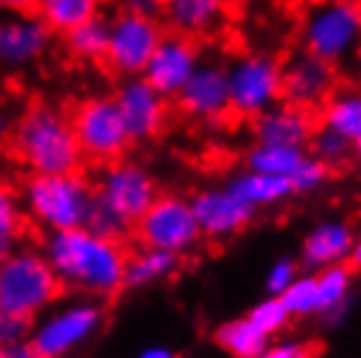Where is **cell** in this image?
Segmentation results:
<instances>
[{
    "label": "cell",
    "mask_w": 361,
    "mask_h": 358,
    "mask_svg": "<svg viewBox=\"0 0 361 358\" xmlns=\"http://www.w3.org/2000/svg\"><path fill=\"white\" fill-rule=\"evenodd\" d=\"M39 249L63 290L102 301L126 288L128 251L123 241L102 238L87 228H68L45 233Z\"/></svg>",
    "instance_id": "1"
},
{
    "label": "cell",
    "mask_w": 361,
    "mask_h": 358,
    "mask_svg": "<svg viewBox=\"0 0 361 358\" xmlns=\"http://www.w3.org/2000/svg\"><path fill=\"white\" fill-rule=\"evenodd\" d=\"M8 147L29 173H76L87 165L73 134L71 116L53 102L27 105L13 123Z\"/></svg>",
    "instance_id": "2"
},
{
    "label": "cell",
    "mask_w": 361,
    "mask_h": 358,
    "mask_svg": "<svg viewBox=\"0 0 361 358\" xmlns=\"http://www.w3.org/2000/svg\"><path fill=\"white\" fill-rule=\"evenodd\" d=\"M18 197L24 215L42 233H55L68 228H84L94 204V183L82 171L53 175L29 173Z\"/></svg>",
    "instance_id": "3"
},
{
    "label": "cell",
    "mask_w": 361,
    "mask_h": 358,
    "mask_svg": "<svg viewBox=\"0 0 361 358\" xmlns=\"http://www.w3.org/2000/svg\"><path fill=\"white\" fill-rule=\"evenodd\" d=\"M63 285L42 249L18 243L0 264V304L37 319L61 298Z\"/></svg>",
    "instance_id": "4"
},
{
    "label": "cell",
    "mask_w": 361,
    "mask_h": 358,
    "mask_svg": "<svg viewBox=\"0 0 361 358\" xmlns=\"http://www.w3.org/2000/svg\"><path fill=\"white\" fill-rule=\"evenodd\" d=\"M301 50L341 68L361 50L359 0H317L298 27Z\"/></svg>",
    "instance_id": "5"
},
{
    "label": "cell",
    "mask_w": 361,
    "mask_h": 358,
    "mask_svg": "<svg viewBox=\"0 0 361 358\" xmlns=\"http://www.w3.org/2000/svg\"><path fill=\"white\" fill-rule=\"evenodd\" d=\"M105 324V306L99 298H73L50 306L32 324L29 340L45 358H66L97 335Z\"/></svg>",
    "instance_id": "6"
},
{
    "label": "cell",
    "mask_w": 361,
    "mask_h": 358,
    "mask_svg": "<svg viewBox=\"0 0 361 358\" xmlns=\"http://www.w3.org/2000/svg\"><path fill=\"white\" fill-rule=\"evenodd\" d=\"M68 116H71L73 134L84 154V162L90 165H97V168L110 165L126 157L128 149L134 147L113 94L82 97Z\"/></svg>",
    "instance_id": "7"
},
{
    "label": "cell",
    "mask_w": 361,
    "mask_h": 358,
    "mask_svg": "<svg viewBox=\"0 0 361 358\" xmlns=\"http://www.w3.org/2000/svg\"><path fill=\"white\" fill-rule=\"evenodd\" d=\"M231 116L254 118L283 99V61L270 53H241L226 66Z\"/></svg>",
    "instance_id": "8"
},
{
    "label": "cell",
    "mask_w": 361,
    "mask_h": 358,
    "mask_svg": "<svg viewBox=\"0 0 361 358\" xmlns=\"http://www.w3.org/2000/svg\"><path fill=\"white\" fill-rule=\"evenodd\" d=\"M163 35L165 24L160 18L118 11L108 18V50L102 66L118 79L142 76Z\"/></svg>",
    "instance_id": "9"
},
{
    "label": "cell",
    "mask_w": 361,
    "mask_h": 358,
    "mask_svg": "<svg viewBox=\"0 0 361 358\" xmlns=\"http://www.w3.org/2000/svg\"><path fill=\"white\" fill-rule=\"evenodd\" d=\"M92 183H94V199L110 206L131 228L152 206L154 199L160 197V186H157L152 171L128 157L102 165L97 180H92Z\"/></svg>",
    "instance_id": "10"
},
{
    "label": "cell",
    "mask_w": 361,
    "mask_h": 358,
    "mask_svg": "<svg viewBox=\"0 0 361 358\" xmlns=\"http://www.w3.org/2000/svg\"><path fill=\"white\" fill-rule=\"evenodd\" d=\"M134 235L142 246L173 251L180 257L197 246L202 230L189 199L180 194H160L134 223Z\"/></svg>",
    "instance_id": "11"
},
{
    "label": "cell",
    "mask_w": 361,
    "mask_h": 358,
    "mask_svg": "<svg viewBox=\"0 0 361 358\" xmlns=\"http://www.w3.org/2000/svg\"><path fill=\"white\" fill-rule=\"evenodd\" d=\"M113 99L131 144H149L160 139L171 123L173 99L160 94L145 76H123L113 92Z\"/></svg>",
    "instance_id": "12"
},
{
    "label": "cell",
    "mask_w": 361,
    "mask_h": 358,
    "mask_svg": "<svg viewBox=\"0 0 361 358\" xmlns=\"http://www.w3.org/2000/svg\"><path fill=\"white\" fill-rule=\"evenodd\" d=\"M173 105L183 118L194 123L215 125L231 116V99H228V71L223 63L202 61L183 90L176 94Z\"/></svg>",
    "instance_id": "13"
},
{
    "label": "cell",
    "mask_w": 361,
    "mask_h": 358,
    "mask_svg": "<svg viewBox=\"0 0 361 358\" xmlns=\"http://www.w3.org/2000/svg\"><path fill=\"white\" fill-rule=\"evenodd\" d=\"M53 39V29L37 16V11L0 13V68L21 71L35 66L50 53Z\"/></svg>",
    "instance_id": "14"
},
{
    "label": "cell",
    "mask_w": 361,
    "mask_h": 358,
    "mask_svg": "<svg viewBox=\"0 0 361 358\" xmlns=\"http://www.w3.org/2000/svg\"><path fill=\"white\" fill-rule=\"evenodd\" d=\"M189 202L199 223V230H202V238H209V241L233 238L241 230H246L257 215V206L244 202L228 186L199 188Z\"/></svg>",
    "instance_id": "15"
},
{
    "label": "cell",
    "mask_w": 361,
    "mask_h": 358,
    "mask_svg": "<svg viewBox=\"0 0 361 358\" xmlns=\"http://www.w3.org/2000/svg\"><path fill=\"white\" fill-rule=\"evenodd\" d=\"M199 63H202V50H199L197 39L165 29L163 39L157 42L142 76L160 94H165L168 99H176V94L183 90V84L191 79V73L197 71Z\"/></svg>",
    "instance_id": "16"
},
{
    "label": "cell",
    "mask_w": 361,
    "mask_h": 358,
    "mask_svg": "<svg viewBox=\"0 0 361 358\" xmlns=\"http://www.w3.org/2000/svg\"><path fill=\"white\" fill-rule=\"evenodd\" d=\"M335 87H338V68L319 61L317 55L298 50L288 61H283V99L290 105L317 113Z\"/></svg>",
    "instance_id": "17"
},
{
    "label": "cell",
    "mask_w": 361,
    "mask_h": 358,
    "mask_svg": "<svg viewBox=\"0 0 361 358\" xmlns=\"http://www.w3.org/2000/svg\"><path fill=\"white\" fill-rule=\"evenodd\" d=\"M252 139L262 144H288V147H309V139L317 128V113L290 105L286 99L249 121Z\"/></svg>",
    "instance_id": "18"
},
{
    "label": "cell",
    "mask_w": 361,
    "mask_h": 358,
    "mask_svg": "<svg viewBox=\"0 0 361 358\" xmlns=\"http://www.w3.org/2000/svg\"><path fill=\"white\" fill-rule=\"evenodd\" d=\"M231 0H165L160 21L178 35L204 39L223 29Z\"/></svg>",
    "instance_id": "19"
},
{
    "label": "cell",
    "mask_w": 361,
    "mask_h": 358,
    "mask_svg": "<svg viewBox=\"0 0 361 358\" xmlns=\"http://www.w3.org/2000/svg\"><path fill=\"white\" fill-rule=\"evenodd\" d=\"M353 243H356V233L345 220H322L309 230L301 243V264L322 269L348 261Z\"/></svg>",
    "instance_id": "20"
},
{
    "label": "cell",
    "mask_w": 361,
    "mask_h": 358,
    "mask_svg": "<svg viewBox=\"0 0 361 358\" xmlns=\"http://www.w3.org/2000/svg\"><path fill=\"white\" fill-rule=\"evenodd\" d=\"M317 316H325L330 324H338L351 309L353 267L345 261L317 269Z\"/></svg>",
    "instance_id": "21"
},
{
    "label": "cell",
    "mask_w": 361,
    "mask_h": 358,
    "mask_svg": "<svg viewBox=\"0 0 361 358\" xmlns=\"http://www.w3.org/2000/svg\"><path fill=\"white\" fill-rule=\"evenodd\" d=\"M317 123L333 128L353 144L361 139V84H338L317 110Z\"/></svg>",
    "instance_id": "22"
},
{
    "label": "cell",
    "mask_w": 361,
    "mask_h": 358,
    "mask_svg": "<svg viewBox=\"0 0 361 358\" xmlns=\"http://www.w3.org/2000/svg\"><path fill=\"white\" fill-rule=\"evenodd\" d=\"M309 149L307 147H288V144H262L254 142L246 152V168L259 173H270V175H280L288 178L290 186L298 178L301 168L309 162Z\"/></svg>",
    "instance_id": "23"
},
{
    "label": "cell",
    "mask_w": 361,
    "mask_h": 358,
    "mask_svg": "<svg viewBox=\"0 0 361 358\" xmlns=\"http://www.w3.org/2000/svg\"><path fill=\"white\" fill-rule=\"evenodd\" d=\"M228 188L235 191L238 197L249 202L252 206H275L283 204L286 199H290L296 191L290 186L288 178H280V175H270V173H259V171H246L235 173L233 178L228 180Z\"/></svg>",
    "instance_id": "24"
},
{
    "label": "cell",
    "mask_w": 361,
    "mask_h": 358,
    "mask_svg": "<svg viewBox=\"0 0 361 358\" xmlns=\"http://www.w3.org/2000/svg\"><path fill=\"white\" fill-rule=\"evenodd\" d=\"M105 3L108 0H37L35 11L55 37H63L84 21L105 16Z\"/></svg>",
    "instance_id": "25"
},
{
    "label": "cell",
    "mask_w": 361,
    "mask_h": 358,
    "mask_svg": "<svg viewBox=\"0 0 361 358\" xmlns=\"http://www.w3.org/2000/svg\"><path fill=\"white\" fill-rule=\"evenodd\" d=\"M61 39L68 58L87 66H102L105 50H108V18L97 16L92 21H84L76 29L66 32Z\"/></svg>",
    "instance_id": "26"
},
{
    "label": "cell",
    "mask_w": 361,
    "mask_h": 358,
    "mask_svg": "<svg viewBox=\"0 0 361 358\" xmlns=\"http://www.w3.org/2000/svg\"><path fill=\"white\" fill-rule=\"evenodd\" d=\"M176 269H178V254L145 246V249L136 251V254H128L126 288L154 285L160 280L171 278Z\"/></svg>",
    "instance_id": "27"
},
{
    "label": "cell",
    "mask_w": 361,
    "mask_h": 358,
    "mask_svg": "<svg viewBox=\"0 0 361 358\" xmlns=\"http://www.w3.org/2000/svg\"><path fill=\"white\" fill-rule=\"evenodd\" d=\"M215 342L233 358H257L267 348L270 338L262 330H257L249 322V316H241V319L220 324L215 330Z\"/></svg>",
    "instance_id": "28"
},
{
    "label": "cell",
    "mask_w": 361,
    "mask_h": 358,
    "mask_svg": "<svg viewBox=\"0 0 361 358\" xmlns=\"http://www.w3.org/2000/svg\"><path fill=\"white\" fill-rule=\"evenodd\" d=\"M307 149L312 152V157H317V160L322 162V165H327L330 171L345 165V162L353 157L351 139H345L343 134H338V131H333V128H327V125H322V123H317Z\"/></svg>",
    "instance_id": "29"
},
{
    "label": "cell",
    "mask_w": 361,
    "mask_h": 358,
    "mask_svg": "<svg viewBox=\"0 0 361 358\" xmlns=\"http://www.w3.org/2000/svg\"><path fill=\"white\" fill-rule=\"evenodd\" d=\"M283 304L290 316H317V278L314 275H298L283 293Z\"/></svg>",
    "instance_id": "30"
},
{
    "label": "cell",
    "mask_w": 361,
    "mask_h": 358,
    "mask_svg": "<svg viewBox=\"0 0 361 358\" xmlns=\"http://www.w3.org/2000/svg\"><path fill=\"white\" fill-rule=\"evenodd\" d=\"M246 316H249V322H252L257 330H262L267 338L280 335V332L288 327L290 319H293L280 296H267L264 301L252 306V311L246 314Z\"/></svg>",
    "instance_id": "31"
},
{
    "label": "cell",
    "mask_w": 361,
    "mask_h": 358,
    "mask_svg": "<svg viewBox=\"0 0 361 358\" xmlns=\"http://www.w3.org/2000/svg\"><path fill=\"white\" fill-rule=\"evenodd\" d=\"M84 228L92 230V233L102 235V238H116V241H123V238L134 230L123 217H118L110 206H105L102 202H97V199H94V204H92L90 217H87Z\"/></svg>",
    "instance_id": "32"
},
{
    "label": "cell",
    "mask_w": 361,
    "mask_h": 358,
    "mask_svg": "<svg viewBox=\"0 0 361 358\" xmlns=\"http://www.w3.org/2000/svg\"><path fill=\"white\" fill-rule=\"evenodd\" d=\"M24 220H27V215H24V206H21V197L0 178V233L21 238Z\"/></svg>",
    "instance_id": "33"
},
{
    "label": "cell",
    "mask_w": 361,
    "mask_h": 358,
    "mask_svg": "<svg viewBox=\"0 0 361 358\" xmlns=\"http://www.w3.org/2000/svg\"><path fill=\"white\" fill-rule=\"evenodd\" d=\"M32 324H35L32 316L18 314V311H13V309H8V306L0 304V348L13 345V342H21V340H29Z\"/></svg>",
    "instance_id": "34"
},
{
    "label": "cell",
    "mask_w": 361,
    "mask_h": 358,
    "mask_svg": "<svg viewBox=\"0 0 361 358\" xmlns=\"http://www.w3.org/2000/svg\"><path fill=\"white\" fill-rule=\"evenodd\" d=\"M296 278H298V264L293 259H288V257H283V259H278L270 267L267 278H264V288H267L270 296H280Z\"/></svg>",
    "instance_id": "35"
},
{
    "label": "cell",
    "mask_w": 361,
    "mask_h": 358,
    "mask_svg": "<svg viewBox=\"0 0 361 358\" xmlns=\"http://www.w3.org/2000/svg\"><path fill=\"white\" fill-rule=\"evenodd\" d=\"M307 350L309 348L301 340H278V342H267V348L257 358H301Z\"/></svg>",
    "instance_id": "36"
},
{
    "label": "cell",
    "mask_w": 361,
    "mask_h": 358,
    "mask_svg": "<svg viewBox=\"0 0 361 358\" xmlns=\"http://www.w3.org/2000/svg\"><path fill=\"white\" fill-rule=\"evenodd\" d=\"M165 0H116L118 11H131V13H142V16L160 18Z\"/></svg>",
    "instance_id": "37"
},
{
    "label": "cell",
    "mask_w": 361,
    "mask_h": 358,
    "mask_svg": "<svg viewBox=\"0 0 361 358\" xmlns=\"http://www.w3.org/2000/svg\"><path fill=\"white\" fill-rule=\"evenodd\" d=\"M0 358H45V356L32 345V340H21L0 348Z\"/></svg>",
    "instance_id": "38"
},
{
    "label": "cell",
    "mask_w": 361,
    "mask_h": 358,
    "mask_svg": "<svg viewBox=\"0 0 361 358\" xmlns=\"http://www.w3.org/2000/svg\"><path fill=\"white\" fill-rule=\"evenodd\" d=\"M13 123H16L13 113L8 110L6 102H0V149H3V147H8L11 134H13Z\"/></svg>",
    "instance_id": "39"
},
{
    "label": "cell",
    "mask_w": 361,
    "mask_h": 358,
    "mask_svg": "<svg viewBox=\"0 0 361 358\" xmlns=\"http://www.w3.org/2000/svg\"><path fill=\"white\" fill-rule=\"evenodd\" d=\"M35 8L37 0H0V13H24Z\"/></svg>",
    "instance_id": "40"
},
{
    "label": "cell",
    "mask_w": 361,
    "mask_h": 358,
    "mask_svg": "<svg viewBox=\"0 0 361 358\" xmlns=\"http://www.w3.org/2000/svg\"><path fill=\"white\" fill-rule=\"evenodd\" d=\"M136 358H176L171 348H163V345H152V348H145Z\"/></svg>",
    "instance_id": "41"
},
{
    "label": "cell",
    "mask_w": 361,
    "mask_h": 358,
    "mask_svg": "<svg viewBox=\"0 0 361 358\" xmlns=\"http://www.w3.org/2000/svg\"><path fill=\"white\" fill-rule=\"evenodd\" d=\"M18 241H21V238H13V235H3V233H0V264L6 261V257H8L11 251L16 249Z\"/></svg>",
    "instance_id": "42"
},
{
    "label": "cell",
    "mask_w": 361,
    "mask_h": 358,
    "mask_svg": "<svg viewBox=\"0 0 361 358\" xmlns=\"http://www.w3.org/2000/svg\"><path fill=\"white\" fill-rule=\"evenodd\" d=\"M351 267H361V238H356L351 251Z\"/></svg>",
    "instance_id": "43"
},
{
    "label": "cell",
    "mask_w": 361,
    "mask_h": 358,
    "mask_svg": "<svg viewBox=\"0 0 361 358\" xmlns=\"http://www.w3.org/2000/svg\"><path fill=\"white\" fill-rule=\"evenodd\" d=\"M353 160H356V165L361 168V139L353 144Z\"/></svg>",
    "instance_id": "44"
},
{
    "label": "cell",
    "mask_w": 361,
    "mask_h": 358,
    "mask_svg": "<svg viewBox=\"0 0 361 358\" xmlns=\"http://www.w3.org/2000/svg\"><path fill=\"white\" fill-rule=\"evenodd\" d=\"M301 358H322V356H317V353H312V350H307V353H304V356Z\"/></svg>",
    "instance_id": "45"
},
{
    "label": "cell",
    "mask_w": 361,
    "mask_h": 358,
    "mask_svg": "<svg viewBox=\"0 0 361 358\" xmlns=\"http://www.w3.org/2000/svg\"><path fill=\"white\" fill-rule=\"evenodd\" d=\"M359 27H361V0H359Z\"/></svg>",
    "instance_id": "46"
},
{
    "label": "cell",
    "mask_w": 361,
    "mask_h": 358,
    "mask_svg": "<svg viewBox=\"0 0 361 358\" xmlns=\"http://www.w3.org/2000/svg\"><path fill=\"white\" fill-rule=\"evenodd\" d=\"M0 171H3V157H0Z\"/></svg>",
    "instance_id": "47"
}]
</instances>
